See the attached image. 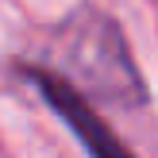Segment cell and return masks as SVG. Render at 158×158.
<instances>
[{
	"label": "cell",
	"mask_w": 158,
	"mask_h": 158,
	"mask_svg": "<svg viewBox=\"0 0 158 158\" xmlns=\"http://www.w3.org/2000/svg\"><path fill=\"white\" fill-rule=\"evenodd\" d=\"M54 54L69 81L81 97L100 100L112 108H139L147 104V85L135 58L127 50L120 23L108 12L77 8L54 27Z\"/></svg>",
	"instance_id": "1"
},
{
	"label": "cell",
	"mask_w": 158,
	"mask_h": 158,
	"mask_svg": "<svg viewBox=\"0 0 158 158\" xmlns=\"http://www.w3.org/2000/svg\"><path fill=\"white\" fill-rule=\"evenodd\" d=\"M27 81L43 93V100L54 108V116L77 135V143L89 151V158H131L123 139L108 127V120H100V112L89 104V97H81L69 81H62L50 69H27Z\"/></svg>",
	"instance_id": "2"
}]
</instances>
